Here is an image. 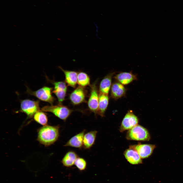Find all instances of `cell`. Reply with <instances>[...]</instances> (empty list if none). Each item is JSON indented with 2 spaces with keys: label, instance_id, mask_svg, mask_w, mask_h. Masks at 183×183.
<instances>
[{
  "label": "cell",
  "instance_id": "obj_1",
  "mask_svg": "<svg viewBox=\"0 0 183 183\" xmlns=\"http://www.w3.org/2000/svg\"><path fill=\"white\" fill-rule=\"evenodd\" d=\"M59 126H44L38 130V140L45 146L53 144L59 136Z\"/></svg>",
  "mask_w": 183,
  "mask_h": 183
},
{
  "label": "cell",
  "instance_id": "obj_2",
  "mask_svg": "<svg viewBox=\"0 0 183 183\" xmlns=\"http://www.w3.org/2000/svg\"><path fill=\"white\" fill-rule=\"evenodd\" d=\"M126 138L128 140L148 141L150 139V136L146 128L138 124L128 130L126 134Z\"/></svg>",
  "mask_w": 183,
  "mask_h": 183
},
{
  "label": "cell",
  "instance_id": "obj_3",
  "mask_svg": "<svg viewBox=\"0 0 183 183\" xmlns=\"http://www.w3.org/2000/svg\"><path fill=\"white\" fill-rule=\"evenodd\" d=\"M42 111L50 112L59 118L65 121L72 112V110L67 106L59 104L45 106L41 109Z\"/></svg>",
  "mask_w": 183,
  "mask_h": 183
},
{
  "label": "cell",
  "instance_id": "obj_4",
  "mask_svg": "<svg viewBox=\"0 0 183 183\" xmlns=\"http://www.w3.org/2000/svg\"><path fill=\"white\" fill-rule=\"evenodd\" d=\"M52 90L51 87L44 86L37 90L33 91L27 87L26 93L41 101L48 102L52 105L54 100V98L52 94Z\"/></svg>",
  "mask_w": 183,
  "mask_h": 183
},
{
  "label": "cell",
  "instance_id": "obj_5",
  "mask_svg": "<svg viewBox=\"0 0 183 183\" xmlns=\"http://www.w3.org/2000/svg\"><path fill=\"white\" fill-rule=\"evenodd\" d=\"M39 102L29 99H25L21 101L20 111L26 114L29 118L32 117L40 110Z\"/></svg>",
  "mask_w": 183,
  "mask_h": 183
},
{
  "label": "cell",
  "instance_id": "obj_6",
  "mask_svg": "<svg viewBox=\"0 0 183 183\" xmlns=\"http://www.w3.org/2000/svg\"><path fill=\"white\" fill-rule=\"evenodd\" d=\"M139 119L131 110L129 111L123 119L119 130L123 132L126 130H129L138 125Z\"/></svg>",
  "mask_w": 183,
  "mask_h": 183
},
{
  "label": "cell",
  "instance_id": "obj_7",
  "mask_svg": "<svg viewBox=\"0 0 183 183\" xmlns=\"http://www.w3.org/2000/svg\"><path fill=\"white\" fill-rule=\"evenodd\" d=\"M99 94L96 83L91 86L90 95L88 101V106L89 110L95 114H97L99 103Z\"/></svg>",
  "mask_w": 183,
  "mask_h": 183
},
{
  "label": "cell",
  "instance_id": "obj_8",
  "mask_svg": "<svg viewBox=\"0 0 183 183\" xmlns=\"http://www.w3.org/2000/svg\"><path fill=\"white\" fill-rule=\"evenodd\" d=\"M129 147L135 150L142 159L147 158L152 153L156 148L155 145L149 144H141L130 145Z\"/></svg>",
  "mask_w": 183,
  "mask_h": 183
},
{
  "label": "cell",
  "instance_id": "obj_9",
  "mask_svg": "<svg viewBox=\"0 0 183 183\" xmlns=\"http://www.w3.org/2000/svg\"><path fill=\"white\" fill-rule=\"evenodd\" d=\"M54 89L52 92L57 98L58 102L61 103L65 100L67 88L66 83L63 81L53 82Z\"/></svg>",
  "mask_w": 183,
  "mask_h": 183
},
{
  "label": "cell",
  "instance_id": "obj_10",
  "mask_svg": "<svg viewBox=\"0 0 183 183\" xmlns=\"http://www.w3.org/2000/svg\"><path fill=\"white\" fill-rule=\"evenodd\" d=\"M86 93L83 87L79 86L70 94L69 99L71 103L74 105L79 104L85 100Z\"/></svg>",
  "mask_w": 183,
  "mask_h": 183
},
{
  "label": "cell",
  "instance_id": "obj_11",
  "mask_svg": "<svg viewBox=\"0 0 183 183\" xmlns=\"http://www.w3.org/2000/svg\"><path fill=\"white\" fill-rule=\"evenodd\" d=\"M124 155L127 161L130 164L136 165L142 163V159L137 152L134 149L129 147L124 152Z\"/></svg>",
  "mask_w": 183,
  "mask_h": 183
},
{
  "label": "cell",
  "instance_id": "obj_12",
  "mask_svg": "<svg viewBox=\"0 0 183 183\" xmlns=\"http://www.w3.org/2000/svg\"><path fill=\"white\" fill-rule=\"evenodd\" d=\"M86 130H84L71 138L64 145V146H69L81 148L83 147V140Z\"/></svg>",
  "mask_w": 183,
  "mask_h": 183
},
{
  "label": "cell",
  "instance_id": "obj_13",
  "mask_svg": "<svg viewBox=\"0 0 183 183\" xmlns=\"http://www.w3.org/2000/svg\"><path fill=\"white\" fill-rule=\"evenodd\" d=\"M115 79L119 83L123 85L128 84L137 79L136 75L131 72H123L117 74Z\"/></svg>",
  "mask_w": 183,
  "mask_h": 183
},
{
  "label": "cell",
  "instance_id": "obj_14",
  "mask_svg": "<svg viewBox=\"0 0 183 183\" xmlns=\"http://www.w3.org/2000/svg\"><path fill=\"white\" fill-rule=\"evenodd\" d=\"M59 68L64 72L65 81L68 85L72 87H75L77 83L78 73L74 71L65 70L60 66Z\"/></svg>",
  "mask_w": 183,
  "mask_h": 183
},
{
  "label": "cell",
  "instance_id": "obj_15",
  "mask_svg": "<svg viewBox=\"0 0 183 183\" xmlns=\"http://www.w3.org/2000/svg\"><path fill=\"white\" fill-rule=\"evenodd\" d=\"M119 83H113L111 87V96L115 99H117L124 96L125 94L126 89L125 87Z\"/></svg>",
  "mask_w": 183,
  "mask_h": 183
},
{
  "label": "cell",
  "instance_id": "obj_16",
  "mask_svg": "<svg viewBox=\"0 0 183 183\" xmlns=\"http://www.w3.org/2000/svg\"><path fill=\"white\" fill-rule=\"evenodd\" d=\"M114 73H109L101 81L99 86L100 93L108 95L111 87L112 78Z\"/></svg>",
  "mask_w": 183,
  "mask_h": 183
},
{
  "label": "cell",
  "instance_id": "obj_17",
  "mask_svg": "<svg viewBox=\"0 0 183 183\" xmlns=\"http://www.w3.org/2000/svg\"><path fill=\"white\" fill-rule=\"evenodd\" d=\"M98 132L93 130L85 134L83 138V147L85 149H89L94 144Z\"/></svg>",
  "mask_w": 183,
  "mask_h": 183
},
{
  "label": "cell",
  "instance_id": "obj_18",
  "mask_svg": "<svg viewBox=\"0 0 183 183\" xmlns=\"http://www.w3.org/2000/svg\"><path fill=\"white\" fill-rule=\"evenodd\" d=\"M109 101L108 95L101 93L99 94L98 108L97 114L102 117L104 116Z\"/></svg>",
  "mask_w": 183,
  "mask_h": 183
},
{
  "label": "cell",
  "instance_id": "obj_19",
  "mask_svg": "<svg viewBox=\"0 0 183 183\" xmlns=\"http://www.w3.org/2000/svg\"><path fill=\"white\" fill-rule=\"evenodd\" d=\"M78 157L75 152L69 151L64 156L61 161L62 163L65 167H71L74 165L75 160Z\"/></svg>",
  "mask_w": 183,
  "mask_h": 183
},
{
  "label": "cell",
  "instance_id": "obj_20",
  "mask_svg": "<svg viewBox=\"0 0 183 183\" xmlns=\"http://www.w3.org/2000/svg\"><path fill=\"white\" fill-rule=\"evenodd\" d=\"M77 83L79 86L83 87L90 84V78L86 73L81 71L78 73Z\"/></svg>",
  "mask_w": 183,
  "mask_h": 183
},
{
  "label": "cell",
  "instance_id": "obj_21",
  "mask_svg": "<svg viewBox=\"0 0 183 183\" xmlns=\"http://www.w3.org/2000/svg\"><path fill=\"white\" fill-rule=\"evenodd\" d=\"M33 116L34 119L37 123L43 126L47 125L48 118L44 113L39 110Z\"/></svg>",
  "mask_w": 183,
  "mask_h": 183
},
{
  "label": "cell",
  "instance_id": "obj_22",
  "mask_svg": "<svg viewBox=\"0 0 183 183\" xmlns=\"http://www.w3.org/2000/svg\"><path fill=\"white\" fill-rule=\"evenodd\" d=\"M74 165L79 171H82L86 169L87 163L84 158L78 157L75 160Z\"/></svg>",
  "mask_w": 183,
  "mask_h": 183
}]
</instances>
